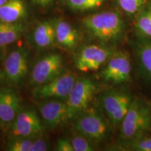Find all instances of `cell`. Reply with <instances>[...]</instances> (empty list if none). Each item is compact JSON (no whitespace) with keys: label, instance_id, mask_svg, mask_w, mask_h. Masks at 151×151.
<instances>
[{"label":"cell","instance_id":"2","mask_svg":"<svg viewBox=\"0 0 151 151\" xmlns=\"http://www.w3.org/2000/svg\"><path fill=\"white\" fill-rule=\"evenodd\" d=\"M120 125L122 141L148 134L151 131L150 106L142 99L134 98Z\"/></svg>","mask_w":151,"mask_h":151},{"label":"cell","instance_id":"9","mask_svg":"<svg viewBox=\"0 0 151 151\" xmlns=\"http://www.w3.org/2000/svg\"><path fill=\"white\" fill-rule=\"evenodd\" d=\"M63 67V59L60 55H48L43 57L34 67L30 81L37 86L46 83L62 73Z\"/></svg>","mask_w":151,"mask_h":151},{"label":"cell","instance_id":"24","mask_svg":"<svg viewBox=\"0 0 151 151\" xmlns=\"http://www.w3.org/2000/svg\"><path fill=\"white\" fill-rule=\"evenodd\" d=\"M72 143L73 151H92L94 150V147L92 141L81 134L76 136L71 141Z\"/></svg>","mask_w":151,"mask_h":151},{"label":"cell","instance_id":"28","mask_svg":"<svg viewBox=\"0 0 151 151\" xmlns=\"http://www.w3.org/2000/svg\"><path fill=\"white\" fill-rule=\"evenodd\" d=\"M7 1H8V0H0V7L2 6Z\"/></svg>","mask_w":151,"mask_h":151},{"label":"cell","instance_id":"4","mask_svg":"<svg viewBox=\"0 0 151 151\" xmlns=\"http://www.w3.org/2000/svg\"><path fill=\"white\" fill-rule=\"evenodd\" d=\"M96 92L97 85L91 79L83 78L76 81L66 101L71 118L88 109Z\"/></svg>","mask_w":151,"mask_h":151},{"label":"cell","instance_id":"26","mask_svg":"<svg viewBox=\"0 0 151 151\" xmlns=\"http://www.w3.org/2000/svg\"><path fill=\"white\" fill-rule=\"evenodd\" d=\"M48 150L47 142L44 139H37L32 141L30 151H46Z\"/></svg>","mask_w":151,"mask_h":151},{"label":"cell","instance_id":"23","mask_svg":"<svg viewBox=\"0 0 151 151\" xmlns=\"http://www.w3.org/2000/svg\"><path fill=\"white\" fill-rule=\"evenodd\" d=\"M32 141L27 138H13L7 146V150L10 151H30Z\"/></svg>","mask_w":151,"mask_h":151},{"label":"cell","instance_id":"11","mask_svg":"<svg viewBox=\"0 0 151 151\" xmlns=\"http://www.w3.org/2000/svg\"><path fill=\"white\" fill-rule=\"evenodd\" d=\"M28 71V54L23 48L11 51L4 62V73L6 78L13 84H18L23 80Z\"/></svg>","mask_w":151,"mask_h":151},{"label":"cell","instance_id":"29","mask_svg":"<svg viewBox=\"0 0 151 151\" xmlns=\"http://www.w3.org/2000/svg\"><path fill=\"white\" fill-rule=\"evenodd\" d=\"M32 1L33 2H35L36 4H39V1H40V0H32Z\"/></svg>","mask_w":151,"mask_h":151},{"label":"cell","instance_id":"19","mask_svg":"<svg viewBox=\"0 0 151 151\" xmlns=\"http://www.w3.org/2000/svg\"><path fill=\"white\" fill-rule=\"evenodd\" d=\"M135 30L139 38L151 39V4L150 3L136 16Z\"/></svg>","mask_w":151,"mask_h":151},{"label":"cell","instance_id":"17","mask_svg":"<svg viewBox=\"0 0 151 151\" xmlns=\"http://www.w3.org/2000/svg\"><path fill=\"white\" fill-rule=\"evenodd\" d=\"M33 39L39 48H45L52 46L56 41L55 25L49 21L41 22L34 32Z\"/></svg>","mask_w":151,"mask_h":151},{"label":"cell","instance_id":"25","mask_svg":"<svg viewBox=\"0 0 151 151\" xmlns=\"http://www.w3.org/2000/svg\"><path fill=\"white\" fill-rule=\"evenodd\" d=\"M57 150L59 151H73L72 143L67 139H61L57 143Z\"/></svg>","mask_w":151,"mask_h":151},{"label":"cell","instance_id":"14","mask_svg":"<svg viewBox=\"0 0 151 151\" xmlns=\"http://www.w3.org/2000/svg\"><path fill=\"white\" fill-rule=\"evenodd\" d=\"M135 54L139 71L151 82V39L139 38L135 43Z\"/></svg>","mask_w":151,"mask_h":151},{"label":"cell","instance_id":"12","mask_svg":"<svg viewBox=\"0 0 151 151\" xmlns=\"http://www.w3.org/2000/svg\"><path fill=\"white\" fill-rule=\"evenodd\" d=\"M21 111V104L18 94L9 88L0 89V124L11 127Z\"/></svg>","mask_w":151,"mask_h":151},{"label":"cell","instance_id":"20","mask_svg":"<svg viewBox=\"0 0 151 151\" xmlns=\"http://www.w3.org/2000/svg\"><path fill=\"white\" fill-rule=\"evenodd\" d=\"M120 150L129 151H151V136L146 134L127 141H122Z\"/></svg>","mask_w":151,"mask_h":151},{"label":"cell","instance_id":"22","mask_svg":"<svg viewBox=\"0 0 151 151\" xmlns=\"http://www.w3.org/2000/svg\"><path fill=\"white\" fill-rule=\"evenodd\" d=\"M106 0H67L71 9L77 11H88L97 8Z\"/></svg>","mask_w":151,"mask_h":151},{"label":"cell","instance_id":"21","mask_svg":"<svg viewBox=\"0 0 151 151\" xmlns=\"http://www.w3.org/2000/svg\"><path fill=\"white\" fill-rule=\"evenodd\" d=\"M149 3L150 0H118L120 8L131 17L137 16Z\"/></svg>","mask_w":151,"mask_h":151},{"label":"cell","instance_id":"16","mask_svg":"<svg viewBox=\"0 0 151 151\" xmlns=\"http://www.w3.org/2000/svg\"><path fill=\"white\" fill-rule=\"evenodd\" d=\"M26 16L23 0H8L0 7V20L9 23L17 22Z\"/></svg>","mask_w":151,"mask_h":151},{"label":"cell","instance_id":"6","mask_svg":"<svg viewBox=\"0 0 151 151\" xmlns=\"http://www.w3.org/2000/svg\"><path fill=\"white\" fill-rule=\"evenodd\" d=\"M134 98L123 91H110L101 97V105L109 122L113 127L121 123Z\"/></svg>","mask_w":151,"mask_h":151},{"label":"cell","instance_id":"13","mask_svg":"<svg viewBox=\"0 0 151 151\" xmlns=\"http://www.w3.org/2000/svg\"><path fill=\"white\" fill-rule=\"evenodd\" d=\"M39 111L45 123L52 128L59 127L71 119L67 102L59 100L52 99L43 103L39 106Z\"/></svg>","mask_w":151,"mask_h":151},{"label":"cell","instance_id":"1","mask_svg":"<svg viewBox=\"0 0 151 151\" xmlns=\"http://www.w3.org/2000/svg\"><path fill=\"white\" fill-rule=\"evenodd\" d=\"M84 27L92 38L103 43H115L124 37L125 24L116 11H106L83 19Z\"/></svg>","mask_w":151,"mask_h":151},{"label":"cell","instance_id":"18","mask_svg":"<svg viewBox=\"0 0 151 151\" xmlns=\"http://www.w3.org/2000/svg\"><path fill=\"white\" fill-rule=\"evenodd\" d=\"M24 30L23 25L18 22L9 23L0 20V47L14 43L20 37Z\"/></svg>","mask_w":151,"mask_h":151},{"label":"cell","instance_id":"30","mask_svg":"<svg viewBox=\"0 0 151 151\" xmlns=\"http://www.w3.org/2000/svg\"><path fill=\"white\" fill-rule=\"evenodd\" d=\"M2 76H3V74H2V72H1V71H0V79L1 78V77H2Z\"/></svg>","mask_w":151,"mask_h":151},{"label":"cell","instance_id":"7","mask_svg":"<svg viewBox=\"0 0 151 151\" xmlns=\"http://www.w3.org/2000/svg\"><path fill=\"white\" fill-rule=\"evenodd\" d=\"M132 62L129 54L125 52H115L106 62L101 72V78L106 82L121 84L131 80Z\"/></svg>","mask_w":151,"mask_h":151},{"label":"cell","instance_id":"10","mask_svg":"<svg viewBox=\"0 0 151 151\" xmlns=\"http://www.w3.org/2000/svg\"><path fill=\"white\" fill-rule=\"evenodd\" d=\"M40 119L34 111H21L11 126L10 134L13 138H27L43 131Z\"/></svg>","mask_w":151,"mask_h":151},{"label":"cell","instance_id":"15","mask_svg":"<svg viewBox=\"0 0 151 151\" xmlns=\"http://www.w3.org/2000/svg\"><path fill=\"white\" fill-rule=\"evenodd\" d=\"M56 41L65 48L73 50L78 42V35L70 23L65 20H58L55 24Z\"/></svg>","mask_w":151,"mask_h":151},{"label":"cell","instance_id":"3","mask_svg":"<svg viewBox=\"0 0 151 151\" xmlns=\"http://www.w3.org/2000/svg\"><path fill=\"white\" fill-rule=\"evenodd\" d=\"M81 114L75 125L81 134L96 142L106 140L109 137V123L96 109L88 108Z\"/></svg>","mask_w":151,"mask_h":151},{"label":"cell","instance_id":"5","mask_svg":"<svg viewBox=\"0 0 151 151\" xmlns=\"http://www.w3.org/2000/svg\"><path fill=\"white\" fill-rule=\"evenodd\" d=\"M76 81L74 73L62 72L46 83L36 87L33 95L39 99H67Z\"/></svg>","mask_w":151,"mask_h":151},{"label":"cell","instance_id":"27","mask_svg":"<svg viewBox=\"0 0 151 151\" xmlns=\"http://www.w3.org/2000/svg\"><path fill=\"white\" fill-rule=\"evenodd\" d=\"M52 1V0H40L39 1V4L41 6H46L48 5Z\"/></svg>","mask_w":151,"mask_h":151},{"label":"cell","instance_id":"8","mask_svg":"<svg viewBox=\"0 0 151 151\" xmlns=\"http://www.w3.org/2000/svg\"><path fill=\"white\" fill-rule=\"evenodd\" d=\"M115 51L102 45L92 44L81 49L76 59V67L82 72L96 71L108 61Z\"/></svg>","mask_w":151,"mask_h":151}]
</instances>
